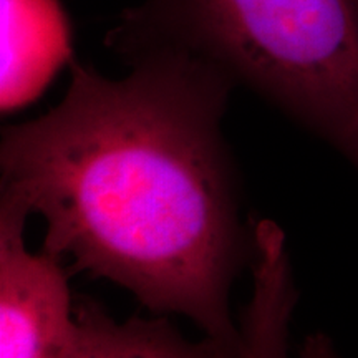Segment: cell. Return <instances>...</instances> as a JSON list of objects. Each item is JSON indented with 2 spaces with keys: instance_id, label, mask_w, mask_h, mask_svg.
Returning <instances> with one entry per match:
<instances>
[{
  "instance_id": "6da1fadb",
  "label": "cell",
  "mask_w": 358,
  "mask_h": 358,
  "mask_svg": "<svg viewBox=\"0 0 358 358\" xmlns=\"http://www.w3.org/2000/svg\"><path fill=\"white\" fill-rule=\"evenodd\" d=\"M127 62L123 78L73 62L55 108L3 129L2 194L43 219L45 252L187 317L237 358L229 295L254 244L222 134L236 85L181 52Z\"/></svg>"
},
{
  "instance_id": "7a4b0ae2",
  "label": "cell",
  "mask_w": 358,
  "mask_h": 358,
  "mask_svg": "<svg viewBox=\"0 0 358 358\" xmlns=\"http://www.w3.org/2000/svg\"><path fill=\"white\" fill-rule=\"evenodd\" d=\"M106 45L124 60L151 50L199 58L358 169V0H141Z\"/></svg>"
},
{
  "instance_id": "3957f363",
  "label": "cell",
  "mask_w": 358,
  "mask_h": 358,
  "mask_svg": "<svg viewBox=\"0 0 358 358\" xmlns=\"http://www.w3.org/2000/svg\"><path fill=\"white\" fill-rule=\"evenodd\" d=\"M30 211L0 201V358H66L78 335L62 259L25 243Z\"/></svg>"
},
{
  "instance_id": "277c9868",
  "label": "cell",
  "mask_w": 358,
  "mask_h": 358,
  "mask_svg": "<svg viewBox=\"0 0 358 358\" xmlns=\"http://www.w3.org/2000/svg\"><path fill=\"white\" fill-rule=\"evenodd\" d=\"M70 57L55 0H2V111L37 98Z\"/></svg>"
},
{
  "instance_id": "5b68a950",
  "label": "cell",
  "mask_w": 358,
  "mask_h": 358,
  "mask_svg": "<svg viewBox=\"0 0 358 358\" xmlns=\"http://www.w3.org/2000/svg\"><path fill=\"white\" fill-rule=\"evenodd\" d=\"M252 243V297L239 325L237 358H289L297 290L284 231L272 221L256 222Z\"/></svg>"
},
{
  "instance_id": "8992f818",
  "label": "cell",
  "mask_w": 358,
  "mask_h": 358,
  "mask_svg": "<svg viewBox=\"0 0 358 358\" xmlns=\"http://www.w3.org/2000/svg\"><path fill=\"white\" fill-rule=\"evenodd\" d=\"M77 317L78 335L66 358H226L209 338L192 343L163 317L118 322L88 301Z\"/></svg>"
},
{
  "instance_id": "52a82bcc",
  "label": "cell",
  "mask_w": 358,
  "mask_h": 358,
  "mask_svg": "<svg viewBox=\"0 0 358 358\" xmlns=\"http://www.w3.org/2000/svg\"><path fill=\"white\" fill-rule=\"evenodd\" d=\"M301 358H338L337 352L325 335H310L303 342Z\"/></svg>"
}]
</instances>
